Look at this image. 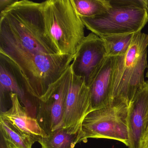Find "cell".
<instances>
[{
  "mask_svg": "<svg viewBox=\"0 0 148 148\" xmlns=\"http://www.w3.org/2000/svg\"><path fill=\"white\" fill-rule=\"evenodd\" d=\"M92 110L90 89L84 79L72 73L66 101L63 128L69 134H77L83 120Z\"/></svg>",
  "mask_w": 148,
  "mask_h": 148,
  "instance_id": "8",
  "label": "cell"
},
{
  "mask_svg": "<svg viewBox=\"0 0 148 148\" xmlns=\"http://www.w3.org/2000/svg\"><path fill=\"white\" fill-rule=\"evenodd\" d=\"M139 148H148V134L142 138Z\"/></svg>",
  "mask_w": 148,
  "mask_h": 148,
  "instance_id": "19",
  "label": "cell"
},
{
  "mask_svg": "<svg viewBox=\"0 0 148 148\" xmlns=\"http://www.w3.org/2000/svg\"><path fill=\"white\" fill-rule=\"evenodd\" d=\"M74 56L40 53L18 67L29 95L38 100L58 80L73 61Z\"/></svg>",
  "mask_w": 148,
  "mask_h": 148,
  "instance_id": "6",
  "label": "cell"
},
{
  "mask_svg": "<svg viewBox=\"0 0 148 148\" xmlns=\"http://www.w3.org/2000/svg\"><path fill=\"white\" fill-rule=\"evenodd\" d=\"M146 77L148 78V69L147 70V72H146Z\"/></svg>",
  "mask_w": 148,
  "mask_h": 148,
  "instance_id": "21",
  "label": "cell"
},
{
  "mask_svg": "<svg viewBox=\"0 0 148 148\" xmlns=\"http://www.w3.org/2000/svg\"><path fill=\"white\" fill-rule=\"evenodd\" d=\"M0 18V53L17 66L40 53L60 54L47 33L42 2L17 1Z\"/></svg>",
  "mask_w": 148,
  "mask_h": 148,
  "instance_id": "1",
  "label": "cell"
},
{
  "mask_svg": "<svg viewBox=\"0 0 148 148\" xmlns=\"http://www.w3.org/2000/svg\"><path fill=\"white\" fill-rule=\"evenodd\" d=\"M128 106L124 104L110 103L90 112L82 122L77 133V144L88 138L117 140L128 147L129 143Z\"/></svg>",
  "mask_w": 148,
  "mask_h": 148,
  "instance_id": "5",
  "label": "cell"
},
{
  "mask_svg": "<svg viewBox=\"0 0 148 148\" xmlns=\"http://www.w3.org/2000/svg\"><path fill=\"white\" fill-rule=\"evenodd\" d=\"M14 0H0V10L1 13L6 9L8 7L16 2Z\"/></svg>",
  "mask_w": 148,
  "mask_h": 148,
  "instance_id": "18",
  "label": "cell"
},
{
  "mask_svg": "<svg viewBox=\"0 0 148 148\" xmlns=\"http://www.w3.org/2000/svg\"><path fill=\"white\" fill-rule=\"evenodd\" d=\"M77 133L69 134L64 128H60L42 137L38 141L41 148H74L77 144Z\"/></svg>",
  "mask_w": 148,
  "mask_h": 148,
  "instance_id": "15",
  "label": "cell"
},
{
  "mask_svg": "<svg viewBox=\"0 0 148 148\" xmlns=\"http://www.w3.org/2000/svg\"><path fill=\"white\" fill-rule=\"evenodd\" d=\"M148 134V114L146 119V123H145V130L144 134L143 136Z\"/></svg>",
  "mask_w": 148,
  "mask_h": 148,
  "instance_id": "20",
  "label": "cell"
},
{
  "mask_svg": "<svg viewBox=\"0 0 148 148\" xmlns=\"http://www.w3.org/2000/svg\"><path fill=\"white\" fill-rule=\"evenodd\" d=\"M80 17L91 18L104 13L111 7L110 0H73Z\"/></svg>",
  "mask_w": 148,
  "mask_h": 148,
  "instance_id": "16",
  "label": "cell"
},
{
  "mask_svg": "<svg viewBox=\"0 0 148 148\" xmlns=\"http://www.w3.org/2000/svg\"><path fill=\"white\" fill-rule=\"evenodd\" d=\"M115 58H106L89 86L93 110L110 103L111 84Z\"/></svg>",
  "mask_w": 148,
  "mask_h": 148,
  "instance_id": "12",
  "label": "cell"
},
{
  "mask_svg": "<svg viewBox=\"0 0 148 148\" xmlns=\"http://www.w3.org/2000/svg\"><path fill=\"white\" fill-rule=\"evenodd\" d=\"M42 8L47 33L60 54L74 56L85 37V26L73 0H48Z\"/></svg>",
  "mask_w": 148,
  "mask_h": 148,
  "instance_id": "3",
  "label": "cell"
},
{
  "mask_svg": "<svg viewBox=\"0 0 148 148\" xmlns=\"http://www.w3.org/2000/svg\"><path fill=\"white\" fill-rule=\"evenodd\" d=\"M72 73L70 65L60 78L52 84L46 93L38 100L36 118L47 135L63 128L66 101Z\"/></svg>",
  "mask_w": 148,
  "mask_h": 148,
  "instance_id": "7",
  "label": "cell"
},
{
  "mask_svg": "<svg viewBox=\"0 0 148 148\" xmlns=\"http://www.w3.org/2000/svg\"><path fill=\"white\" fill-rule=\"evenodd\" d=\"M106 57L103 40L91 32L85 36L74 55L71 64L72 72L84 79L89 87Z\"/></svg>",
  "mask_w": 148,
  "mask_h": 148,
  "instance_id": "9",
  "label": "cell"
},
{
  "mask_svg": "<svg viewBox=\"0 0 148 148\" xmlns=\"http://www.w3.org/2000/svg\"><path fill=\"white\" fill-rule=\"evenodd\" d=\"M1 146L4 148H32L35 143L32 138L16 130L8 122L0 118Z\"/></svg>",
  "mask_w": 148,
  "mask_h": 148,
  "instance_id": "14",
  "label": "cell"
},
{
  "mask_svg": "<svg viewBox=\"0 0 148 148\" xmlns=\"http://www.w3.org/2000/svg\"><path fill=\"white\" fill-rule=\"evenodd\" d=\"M104 13L80 17L85 27L100 38L140 32L148 22L147 0H110Z\"/></svg>",
  "mask_w": 148,
  "mask_h": 148,
  "instance_id": "4",
  "label": "cell"
},
{
  "mask_svg": "<svg viewBox=\"0 0 148 148\" xmlns=\"http://www.w3.org/2000/svg\"><path fill=\"white\" fill-rule=\"evenodd\" d=\"M134 34L112 35L100 38L104 44L106 57H116L125 53Z\"/></svg>",
  "mask_w": 148,
  "mask_h": 148,
  "instance_id": "17",
  "label": "cell"
},
{
  "mask_svg": "<svg viewBox=\"0 0 148 148\" xmlns=\"http://www.w3.org/2000/svg\"><path fill=\"white\" fill-rule=\"evenodd\" d=\"M11 107L1 112L0 118L8 122L16 130L24 136L38 142L47 136L38 123L36 118L28 115L25 107L22 106L17 94H10Z\"/></svg>",
  "mask_w": 148,
  "mask_h": 148,
  "instance_id": "11",
  "label": "cell"
},
{
  "mask_svg": "<svg viewBox=\"0 0 148 148\" xmlns=\"http://www.w3.org/2000/svg\"><path fill=\"white\" fill-rule=\"evenodd\" d=\"M148 34L142 32L133 35L125 53L115 57L112 70L110 103L124 104L129 107L145 83L148 68Z\"/></svg>",
  "mask_w": 148,
  "mask_h": 148,
  "instance_id": "2",
  "label": "cell"
},
{
  "mask_svg": "<svg viewBox=\"0 0 148 148\" xmlns=\"http://www.w3.org/2000/svg\"><path fill=\"white\" fill-rule=\"evenodd\" d=\"M1 97L7 93L18 95L21 102L25 104L27 92L25 79L18 66L10 60L0 53Z\"/></svg>",
  "mask_w": 148,
  "mask_h": 148,
  "instance_id": "13",
  "label": "cell"
},
{
  "mask_svg": "<svg viewBox=\"0 0 148 148\" xmlns=\"http://www.w3.org/2000/svg\"><path fill=\"white\" fill-rule=\"evenodd\" d=\"M148 114V80L137 91L128 107V148H139Z\"/></svg>",
  "mask_w": 148,
  "mask_h": 148,
  "instance_id": "10",
  "label": "cell"
}]
</instances>
